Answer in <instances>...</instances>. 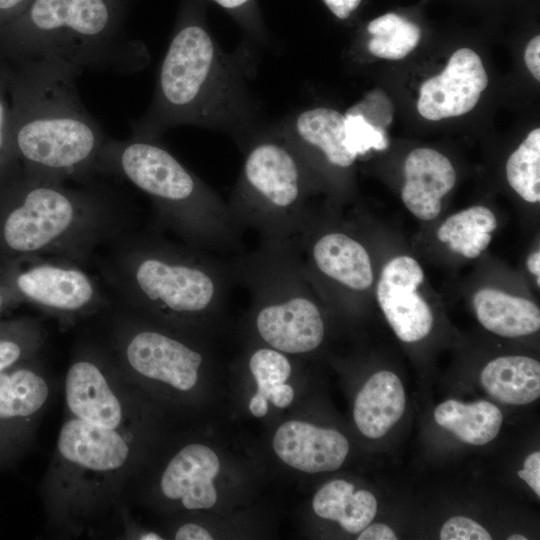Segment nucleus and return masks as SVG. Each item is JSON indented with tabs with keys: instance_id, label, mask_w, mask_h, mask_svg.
<instances>
[{
	"instance_id": "4be33fe9",
	"label": "nucleus",
	"mask_w": 540,
	"mask_h": 540,
	"mask_svg": "<svg viewBox=\"0 0 540 540\" xmlns=\"http://www.w3.org/2000/svg\"><path fill=\"white\" fill-rule=\"evenodd\" d=\"M312 509L320 518L336 521L351 534L368 526L377 513L375 496L343 479L324 484L312 499Z\"/></svg>"
},
{
	"instance_id": "39448f33",
	"label": "nucleus",
	"mask_w": 540,
	"mask_h": 540,
	"mask_svg": "<svg viewBox=\"0 0 540 540\" xmlns=\"http://www.w3.org/2000/svg\"><path fill=\"white\" fill-rule=\"evenodd\" d=\"M106 271L125 299L176 315L206 310L216 294L215 282L203 269L126 243Z\"/></svg>"
},
{
	"instance_id": "20e7f679",
	"label": "nucleus",
	"mask_w": 540,
	"mask_h": 540,
	"mask_svg": "<svg viewBox=\"0 0 540 540\" xmlns=\"http://www.w3.org/2000/svg\"><path fill=\"white\" fill-rule=\"evenodd\" d=\"M220 68L208 32L193 21L182 22L162 61L153 105L143 119L132 124L134 133L151 136L166 125L206 118Z\"/></svg>"
},
{
	"instance_id": "0eeeda50",
	"label": "nucleus",
	"mask_w": 540,
	"mask_h": 540,
	"mask_svg": "<svg viewBox=\"0 0 540 540\" xmlns=\"http://www.w3.org/2000/svg\"><path fill=\"white\" fill-rule=\"evenodd\" d=\"M121 356L136 376L178 392L193 390L200 376L202 355L161 331L139 329L121 342Z\"/></svg>"
},
{
	"instance_id": "f03ea898",
	"label": "nucleus",
	"mask_w": 540,
	"mask_h": 540,
	"mask_svg": "<svg viewBox=\"0 0 540 540\" xmlns=\"http://www.w3.org/2000/svg\"><path fill=\"white\" fill-rule=\"evenodd\" d=\"M130 0H32L0 26V55L10 62L56 56L84 70L130 75L147 62L126 30Z\"/></svg>"
},
{
	"instance_id": "393cba45",
	"label": "nucleus",
	"mask_w": 540,
	"mask_h": 540,
	"mask_svg": "<svg viewBox=\"0 0 540 540\" xmlns=\"http://www.w3.org/2000/svg\"><path fill=\"white\" fill-rule=\"evenodd\" d=\"M497 227L493 212L473 206L450 216L438 229L441 242L466 258H476L491 242L490 233Z\"/></svg>"
},
{
	"instance_id": "9d476101",
	"label": "nucleus",
	"mask_w": 540,
	"mask_h": 540,
	"mask_svg": "<svg viewBox=\"0 0 540 540\" xmlns=\"http://www.w3.org/2000/svg\"><path fill=\"white\" fill-rule=\"evenodd\" d=\"M15 286L28 301L64 315L84 313L100 302L94 280L82 269L66 263H37L17 274Z\"/></svg>"
},
{
	"instance_id": "6e6552de",
	"label": "nucleus",
	"mask_w": 540,
	"mask_h": 540,
	"mask_svg": "<svg viewBox=\"0 0 540 540\" xmlns=\"http://www.w3.org/2000/svg\"><path fill=\"white\" fill-rule=\"evenodd\" d=\"M424 273L419 263L409 256H398L383 268L376 296L388 323L403 342H416L426 337L433 325V314L417 293Z\"/></svg>"
},
{
	"instance_id": "cd10ccee",
	"label": "nucleus",
	"mask_w": 540,
	"mask_h": 540,
	"mask_svg": "<svg viewBox=\"0 0 540 540\" xmlns=\"http://www.w3.org/2000/svg\"><path fill=\"white\" fill-rule=\"evenodd\" d=\"M510 186L524 200H540V129L532 130L506 163Z\"/></svg>"
},
{
	"instance_id": "473e14b6",
	"label": "nucleus",
	"mask_w": 540,
	"mask_h": 540,
	"mask_svg": "<svg viewBox=\"0 0 540 540\" xmlns=\"http://www.w3.org/2000/svg\"><path fill=\"white\" fill-rule=\"evenodd\" d=\"M26 335L13 331L0 332V372L16 366L29 351Z\"/></svg>"
},
{
	"instance_id": "7ed1b4c3",
	"label": "nucleus",
	"mask_w": 540,
	"mask_h": 540,
	"mask_svg": "<svg viewBox=\"0 0 540 540\" xmlns=\"http://www.w3.org/2000/svg\"><path fill=\"white\" fill-rule=\"evenodd\" d=\"M0 196L6 201L0 240L20 257L83 248L106 230L108 206L91 189H70L20 171L0 185Z\"/></svg>"
},
{
	"instance_id": "a878e982",
	"label": "nucleus",
	"mask_w": 540,
	"mask_h": 540,
	"mask_svg": "<svg viewBox=\"0 0 540 540\" xmlns=\"http://www.w3.org/2000/svg\"><path fill=\"white\" fill-rule=\"evenodd\" d=\"M249 370L256 383V391L249 401V410L255 417L268 413L270 395L282 384L287 383L292 365L287 356L273 348L256 350L249 359Z\"/></svg>"
},
{
	"instance_id": "dca6fc26",
	"label": "nucleus",
	"mask_w": 540,
	"mask_h": 540,
	"mask_svg": "<svg viewBox=\"0 0 540 540\" xmlns=\"http://www.w3.org/2000/svg\"><path fill=\"white\" fill-rule=\"evenodd\" d=\"M244 175L249 186L277 209H287L298 199L296 161L278 144L262 143L254 147L245 160Z\"/></svg>"
},
{
	"instance_id": "a19ab883",
	"label": "nucleus",
	"mask_w": 540,
	"mask_h": 540,
	"mask_svg": "<svg viewBox=\"0 0 540 540\" xmlns=\"http://www.w3.org/2000/svg\"><path fill=\"white\" fill-rule=\"evenodd\" d=\"M528 270L537 277V285H540V252L539 250L533 252L526 262Z\"/></svg>"
},
{
	"instance_id": "412c9836",
	"label": "nucleus",
	"mask_w": 540,
	"mask_h": 540,
	"mask_svg": "<svg viewBox=\"0 0 540 540\" xmlns=\"http://www.w3.org/2000/svg\"><path fill=\"white\" fill-rule=\"evenodd\" d=\"M48 396V384L35 370L14 366L0 372V435L26 423Z\"/></svg>"
},
{
	"instance_id": "79ce46f5",
	"label": "nucleus",
	"mask_w": 540,
	"mask_h": 540,
	"mask_svg": "<svg viewBox=\"0 0 540 540\" xmlns=\"http://www.w3.org/2000/svg\"><path fill=\"white\" fill-rule=\"evenodd\" d=\"M220 6L226 8V9H236L238 7H241L245 3H247L249 0H213Z\"/></svg>"
},
{
	"instance_id": "ea45409f",
	"label": "nucleus",
	"mask_w": 540,
	"mask_h": 540,
	"mask_svg": "<svg viewBox=\"0 0 540 540\" xmlns=\"http://www.w3.org/2000/svg\"><path fill=\"white\" fill-rule=\"evenodd\" d=\"M293 399L294 389L291 385L285 383L271 394L269 401L277 408H286L292 403Z\"/></svg>"
},
{
	"instance_id": "2f4dec72",
	"label": "nucleus",
	"mask_w": 540,
	"mask_h": 540,
	"mask_svg": "<svg viewBox=\"0 0 540 540\" xmlns=\"http://www.w3.org/2000/svg\"><path fill=\"white\" fill-rule=\"evenodd\" d=\"M441 540H491L490 533L473 519L455 516L448 519L440 531Z\"/></svg>"
},
{
	"instance_id": "b1692460",
	"label": "nucleus",
	"mask_w": 540,
	"mask_h": 540,
	"mask_svg": "<svg viewBox=\"0 0 540 540\" xmlns=\"http://www.w3.org/2000/svg\"><path fill=\"white\" fill-rule=\"evenodd\" d=\"M295 130L304 142L321 150L333 165L349 167L356 159L344 146V115L334 109L305 110L297 117Z\"/></svg>"
},
{
	"instance_id": "4468645a",
	"label": "nucleus",
	"mask_w": 540,
	"mask_h": 540,
	"mask_svg": "<svg viewBox=\"0 0 540 540\" xmlns=\"http://www.w3.org/2000/svg\"><path fill=\"white\" fill-rule=\"evenodd\" d=\"M65 400L72 417L98 427L123 429L124 407L94 362L80 359L70 365L65 378Z\"/></svg>"
},
{
	"instance_id": "2eb2a0df",
	"label": "nucleus",
	"mask_w": 540,
	"mask_h": 540,
	"mask_svg": "<svg viewBox=\"0 0 540 540\" xmlns=\"http://www.w3.org/2000/svg\"><path fill=\"white\" fill-rule=\"evenodd\" d=\"M404 176L401 197L407 209L421 220L436 218L441 210V199L456 182L449 159L434 149H414L405 160Z\"/></svg>"
},
{
	"instance_id": "72a5a7b5",
	"label": "nucleus",
	"mask_w": 540,
	"mask_h": 540,
	"mask_svg": "<svg viewBox=\"0 0 540 540\" xmlns=\"http://www.w3.org/2000/svg\"><path fill=\"white\" fill-rule=\"evenodd\" d=\"M518 476L523 479L529 487L540 496V452L536 451L528 455L524 461L522 470L518 471Z\"/></svg>"
},
{
	"instance_id": "9b49d317",
	"label": "nucleus",
	"mask_w": 540,
	"mask_h": 540,
	"mask_svg": "<svg viewBox=\"0 0 540 540\" xmlns=\"http://www.w3.org/2000/svg\"><path fill=\"white\" fill-rule=\"evenodd\" d=\"M220 469L219 456L210 446L189 443L176 452L162 471L160 493L186 510H209L218 501L214 482Z\"/></svg>"
},
{
	"instance_id": "a211bd4d",
	"label": "nucleus",
	"mask_w": 540,
	"mask_h": 540,
	"mask_svg": "<svg viewBox=\"0 0 540 540\" xmlns=\"http://www.w3.org/2000/svg\"><path fill=\"white\" fill-rule=\"evenodd\" d=\"M473 306L481 325L502 337L525 336L540 328L539 308L526 298L482 288L475 293Z\"/></svg>"
},
{
	"instance_id": "7c9ffc66",
	"label": "nucleus",
	"mask_w": 540,
	"mask_h": 540,
	"mask_svg": "<svg viewBox=\"0 0 540 540\" xmlns=\"http://www.w3.org/2000/svg\"><path fill=\"white\" fill-rule=\"evenodd\" d=\"M349 112L362 115L368 122L374 126L384 129L393 119L392 104L382 91H372L366 98L351 107Z\"/></svg>"
},
{
	"instance_id": "ddd939ff",
	"label": "nucleus",
	"mask_w": 540,
	"mask_h": 540,
	"mask_svg": "<svg viewBox=\"0 0 540 540\" xmlns=\"http://www.w3.org/2000/svg\"><path fill=\"white\" fill-rule=\"evenodd\" d=\"M260 337L284 354H301L316 349L325 327L316 304L303 296H293L261 308L255 320Z\"/></svg>"
},
{
	"instance_id": "5701e85b",
	"label": "nucleus",
	"mask_w": 540,
	"mask_h": 540,
	"mask_svg": "<svg viewBox=\"0 0 540 540\" xmlns=\"http://www.w3.org/2000/svg\"><path fill=\"white\" fill-rule=\"evenodd\" d=\"M436 423L462 442L481 446L498 435L503 422L500 409L488 401L462 403L454 399L440 403L434 410Z\"/></svg>"
},
{
	"instance_id": "58836bf2",
	"label": "nucleus",
	"mask_w": 540,
	"mask_h": 540,
	"mask_svg": "<svg viewBox=\"0 0 540 540\" xmlns=\"http://www.w3.org/2000/svg\"><path fill=\"white\" fill-rule=\"evenodd\" d=\"M331 12L339 19H347L361 0H323Z\"/></svg>"
},
{
	"instance_id": "c85d7f7f",
	"label": "nucleus",
	"mask_w": 540,
	"mask_h": 540,
	"mask_svg": "<svg viewBox=\"0 0 540 540\" xmlns=\"http://www.w3.org/2000/svg\"><path fill=\"white\" fill-rule=\"evenodd\" d=\"M10 71V61L0 55V185L21 171L9 136L11 115Z\"/></svg>"
},
{
	"instance_id": "f3484780",
	"label": "nucleus",
	"mask_w": 540,
	"mask_h": 540,
	"mask_svg": "<svg viewBox=\"0 0 540 540\" xmlns=\"http://www.w3.org/2000/svg\"><path fill=\"white\" fill-rule=\"evenodd\" d=\"M405 406V391L398 376L379 371L359 390L354 402V421L364 436L378 439L400 420Z\"/></svg>"
},
{
	"instance_id": "f257e3e1",
	"label": "nucleus",
	"mask_w": 540,
	"mask_h": 540,
	"mask_svg": "<svg viewBox=\"0 0 540 540\" xmlns=\"http://www.w3.org/2000/svg\"><path fill=\"white\" fill-rule=\"evenodd\" d=\"M10 63L9 136L21 171L58 182L99 171L108 137L81 100L82 72L56 56Z\"/></svg>"
},
{
	"instance_id": "c756f323",
	"label": "nucleus",
	"mask_w": 540,
	"mask_h": 540,
	"mask_svg": "<svg viewBox=\"0 0 540 540\" xmlns=\"http://www.w3.org/2000/svg\"><path fill=\"white\" fill-rule=\"evenodd\" d=\"M344 146L357 158L371 149H386L388 139L383 128L374 126L358 113L347 111L344 114Z\"/></svg>"
},
{
	"instance_id": "a18cd8bd",
	"label": "nucleus",
	"mask_w": 540,
	"mask_h": 540,
	"mask_svg": "<svg viewBox=\"0 0 540 540\" xmlns=\"http://www.w3.org/2000/svg\"><path fill=\"white\" fill-rule=\"evenodd\" d=\"M3 306V297H2V294L0 293V310Z\"/></svg>"
},
{
	"instance_id": "f8f14e48",
	"label": "nucleus",
	"mask_w": 540,
	"mask_h": 540,
	"mask_svg": "<svg viewBox=\"0 0 540 540\" xmlns=\"http://www.w3.org/2000/svg\"><path fill=\"white\" fill-rule=\"evenodd\" d=\"M272 449L284 464L295 470L321 473L339 469L348 455L350 444L335 429L292 419L276 429Z\"/></svg>"
},
{
	"instance_id": "1a4fd4ad",
	"label": "nucleus",
	"mask_w": 540,
	"mask_h": 540,
	"mask_svg": "<svg viewBox=\"0 0 540 540\" xmlns=\"http://www.w3.org/2000/svg\"><path fill=\"white\" fill-rule=\"evenodd\" d=\"M487 85L479 55L469 48L458 49L440 74L423 82L417 110L431 121L463 115L475 107Z\"/></svg>"
},
{
	"instance_id": "aec40b11",
	"label": "nucleus",
	"mask_w": 540,
	"mask_h": 540,
	"mask_svg": "<svg viewBox=\"0 0 540 540\" xmlns=\"http://www.w3.org/2000/svg\"><path fill=\"white\" fill-rule=\"evenodd\" d=\"M480 382L495 400L526 405L540 396V363L526 356L499 357L483 368Z\"/></svg>"
},
{
	"instance_id": "4c0bfd02",
	"label": "nucleus",
	"mask_w": 540,
	"mask_h": 540,
	"mask_svg": "<svg viewBox=\"0 0 540 540\" xmlns=\"http://www.w3.org/2000/svg\"><path fill=\"white\" fill-rule=\"evenodd\" d=\"M358 540H396L394 531L386 524L374 523L359 532Z\"/></svg>"
},
{
	"instance_id": "c03bdc74",
	"label": "nucleus",
	"mask_w": 540,
	"mask_h": 540,
	"mask_svg": "<svg viewBox=\"0 0 540 540\" xmlns=\"http://www.w3.org/2000/svg\"><path fill=\"white\" fill-rule=\"evenodd\" d=\"M508 540H526L527 538L523 535L515 534L507 538Z\"/></svg>"
},
{
	"instance_id": "f704fd0d",
	"label": "nucleus",
	"mask_w": 540,
	"mask_h": 540,
	"mask_svg": "<svg viewBox=\"0 0 540 540\" xmlns=\"http://www.w3.org/2000/svg\"><path fill=\"white\" fill-rule=\"evenodd\" d=\"M525 64L534 76V78L540 80V37L537 35L530 40L527 44L524 53Z\"/></svg>"
},
{
	"instance_id": "37998d69",
	"label": "nucleus",
	"mask_w": 540,
	"mask_h": 540,
	"mask_svg": "<svg viewBox=\"0 0 540 540\" xmlns=\"http://www.w3.org/2000/svg\"><path fill=\"white\" fill-rule=\"evenodd\" d=\"M140 539L142 540H160L162 537H160L158 534L155 533H146L141 535Z\"/></svg>"
},
{
	"instance_id": "e433bc0d",
	"label": "nucleus",
	"mask_w": 540,
	"mask_h": 540,
	"mask_svg": "<svg viewBox=\"0 0 540 540\" xmlns=\"http://www.w3.org/2000/svg\"><path fill=\"white\" fill-rule=\"evenodd\" d=\"M176 540H212L213 535L205 527L196 523L180 526L174 534Z\"/></svg>"
},
{
	"instance_id": "bb28decb",
	"label": "nucleus",
	"mask_w": 540,
	"mask_h": 540,
	"mask_svg": "<svg viewBox=\"0 0 540 540\" xmlns=\"http://www.w3.org/2000/svg\"><path fill=\"white\" fill-rule=\"evenodd\" d=\"M367 31L372 35L368 43L371 54L390 60L406 57L420 39L419 27L395 13L373 19Z\"/></svg>"
},
{
	"instance_id": "c9c22d12",
	"label": "nucleus",
	"mask_w": 540,
	"mask_h": 540,
	"mask_svg": "<svg viewBox=\"0 0 540 540\" xmlns=\"http://www.w3.org/2000/svg\"><path fill=\"white\" fill-rule=\"evenodd\" d=\"M32 0H0V26L18 17Z\"/></svg>"
},
{
	"instance_id": "6ab92c4d",
	"label": "nucleus",
	"mask_w": 540,
	"mask_h": 540,
	"mask_svg": "<svg viewBox=\"0 0 540 540\" xmlns=\"http://www.w3.org/2000/svg\"><path fill=\"white\" fill-rule=\"evenodd\" d=\"M313 258L326 276L354 290H365L373 283L371 260L366 249L343 233H329L317 240Z\"/></svg>"
},
{
	"instance_id": "423d86ee",
	"label": "nucleus",
	"mask_w": 540,
	"mask_h": 540,
	"mask_svg": "<svg viewBox=\"0 0 540 540\" xmlns=\"http://www.w3.org/2000/svg\"><path fill=\"white\" fill-rule=\"evenodd\" d=\"M117 174L139 190L168 206H182L198 193L193 175L150 136L133 133L125 140L108 138L100 170Z\"/></svg>"
}]
</instances>
